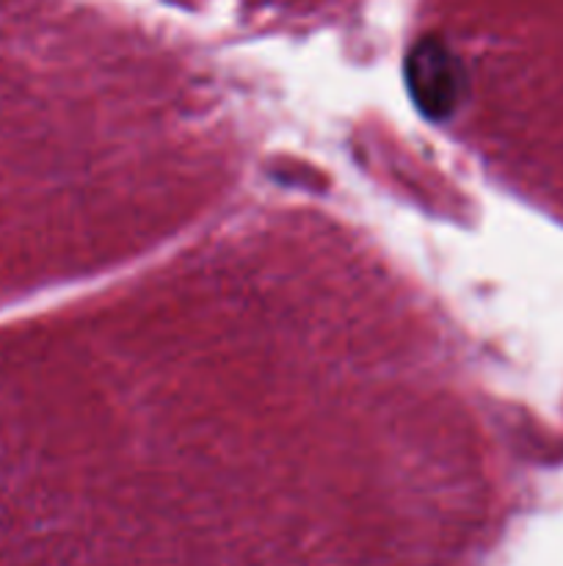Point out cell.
I'll return each instance as SVG.
<instances>
[{"label":"cell","instance_id":"1","mask_svg":"<svg viewBox=\"0 0 563 566\" xmlns=\"http://www.w3.org/2000/svg\"><path fill=\"white\" fill-rule=\"evenodd\" d=\"M412 94L428 114H447L458 97V64L445 42L434 36L419 39L406 64Z\"/></svg>","mask_w":563,"mask_h":566}]
</instances>
